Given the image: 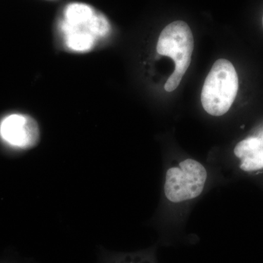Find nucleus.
<instances>
[{"label":"nucleus","instance_id":"obj_1","mask_svg":"<svg viewBox=\"0 0 263 263\" xmlns=\"http://www.w3.org/2000/svg\"><path fill=\"white\" fill-rule=\"evenodd\" d=\"M111 31L108 18L84 3H72L65 8L60 24L64 46L70 51L85 53L94 49Z\"/></svg>","mask_w":263,"mask_h":263},{"label":"nucleus","instance_id":"obj_2","mask_svg":"<svg viewBox=\"0 0 263 263\" xmlns=\"http://www.w3.org/2000/svg\"><path fill=\"white\" fill-rule=\"evenodd\" d=\"M238 90V77L234 66L226 59H219L209 72L201 92L204 110L220 117L233 105Z\"/></svg>","mask_w":263,"mask_h":263},{"label":"nucleus","instance_id":"obj_3","mask_svg":"<svg viewBox=\"0 0 263 263\" xmlns=\"http://www.w3.org/2000/svg\"><path fill=\"white\" fill-rule=\"evenodd\" d=\"M206 179L203 165L193 159H186L179 167L167 170L164 194L170 201L176 203L191 200L203 191Z\"/></svg>","mask_w":263,"mask_h":263},{"label":"nucleus","instance_id":"obj_4","mask_svg":"<svg viewBox=\"0 0 263 263\" xmlns=\"http://www.w3.org/2000/svg\"><path fill=\"white\" fill-rule=\"evenodd\" d=\"M194 38L186 22L176 21L166 26L157 43V53L171 57L175 62V71L184 75L191 63Z\"/></svg>","mask_w":263,"mask_h":263},{"label":"nucleus","instance_id":"obj_5","mask_svg":"<svg viewBox=\"0 0 263 263\" xmlns=\"http://www.w3.org/2000/svg\"><path fill=\"white\" fill-rule=\"evenodd\" d=\"M41 137L38 123L28 114L13 112L0 119V141L17 150H28L37 144Z\"/></svg>","mask_w":263,"mask_h":263},{"label":"nucleus","instance_id":"obj_6","mask_svg":"<svg viewBox=\"0 0 263 263\" xmlns=\"http://www.w3.org/2000/svg\"><path fill=\"white\" fill-rule=\"evenodd\" d=\"M262 141L261 138L250 137L239 142L234 149L235 155L240 159L246 158L254 155L262 148Z\"/></svg>","mask_w":263,"mask_h":263},{"label":"nucleus","instance_id":"obj_7","mask_svg":"<svg viewBox=\"0 0 263 263\" xmlns=\"http://www.w3.org/2000/svg\"><path fill=\"white\" fill-rule=\"evenodd\" d=\"M240 167L245 171H253L263 168V146L254 155L242 159Z\"/></svg>","mask_w":263,"mask_h":263},{"label":"nucleus","instance_id":"obj_8","mask_svg":"<svg viewBox=\"0 0 263 263\" xmlns=\"http://www.w3.org/2000/svg\"><path fill=\"white\" fill-rule=\"evenodd\" d=\"M183 76L182 74L174 70L172 75L170 76L167 82L164 84V89H165V91L171 92V91H174V90H176V88L179 86L180 83H181Z\"/></svg>","mask_w":263,"mask_h":263},{"label":"nucleus","instance_id":"obj_9","mask_svg":"<svg viewBox=\"0 0 263 263\" xmlns=\"http://www.w3.org/2000/svg\"><path fill=\"white\" fill-rule=\"evenodd\" d=\"M124 263H140V262H136V261H133H133H129H129H128V262L127 261V262H124Z\"/></svg>","mask_w":263,"mask_h":263},{"label":"nucleus","instance_id":"obj_10","mask_svg":"<svg viewBox=\"0 0 263 263\" xmlns=\"http://www.w3.org/2000/svg\"><path fill=\"white\" fill-rule=\"evenodd\" d=\"M261 139H262V143H263V136H262V138H261Z\"/></svg>","mask_w":263,"mask_h":263},{"label":"nucleus","instance_id":"obj_11","mask_svg":"<svg viewBox=\"0 0 263 263\" xmlns=\"http://www.w3.org/2000/svg\"><path fill=\"white\" fill-rule=\"evenodd\" d=\"M262 27H263V17H262Z\"/></svg>","mask_w":263,"mask_h":263}]
</instances>
